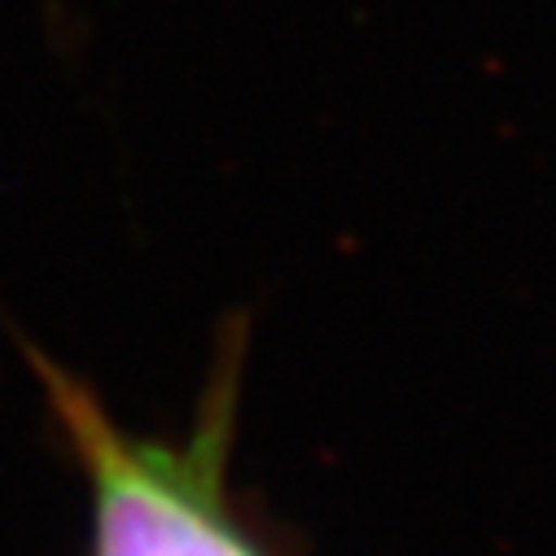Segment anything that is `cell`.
Wrapping results in <instances>:
<instances>
[{
	"mask_svg": "<svg viewBox=\"0 0 556 556\" xmlns=\"http://www.w3.org/2000/svg\"><path fill=\"white\" fill-rule=\"evenodd\" d=\"M53 421L88 486V556H271L232 495L241 407V329L215 359L189 434L118 426L101 394L31 351Z\"/></svg>",
	"mask_w": 556,
	"mask_h": 556,
	"instance_id": "cell-1",
	"label": "cell"
}]
</instances>
